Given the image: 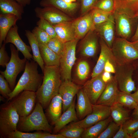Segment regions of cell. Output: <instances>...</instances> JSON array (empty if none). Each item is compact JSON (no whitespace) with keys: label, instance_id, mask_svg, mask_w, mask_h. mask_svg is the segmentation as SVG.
Here are the masks:
<instances>
[{"label":"cell","instance_id":"obj_1","mask_svg":"<svg viewBox=\"0 0 138 138\" xmlns=\"http://www.w3.org/2000/svg\"><path fill=\"white\" fill-rule=\"evenodd\" d=\"M42 84L36 92L37 101L46 109L51 100L59 93L62 82L58 66H44Z\"/></svg>","mask_w":138,"mask_h":138},{"label":"cell","instance_id":"obj_2","mask_svg":"<svg viewBox=\"0 0 138 138\" xmlns=\"http://www.w3.org/2000/svg\"><path fill=\"white\" fill-rule=\"evenodd\" d=\"M38 65L33 60L27 61L24 72L9 95L7 101H10L24 91H37L42 84L43 78L39 73Z\"/></svg>","mask_w":138,"mask_h":138},{"label":"cell","instance_id":"obj_3","mask_svg":"<svg viewBox=\"0 0 138 138\" xmlns=\"http://www.w3.org/2000/svg\"><path fill=\"white\" fill-rule=\"evenodd\" d=\"M41 105L37 101L31 113L25 116L20 117L17 130L28 132L34 131H43L52 133V130L44 113Z\"/></svg>","mask_w":138,"mask_h":138},{"label":"cell","instance_id":"obj_4","mask_svg":"<svg viewBox=\"0 0 138 138\" xmlns=\"http://www.w3.org/2000/svg\"><path fill=\"white\" fill-rule=\"evenodd\" d=\"M20 116L10 101L0 107V137L6 138L17 130Z\"/></svg>","mask_w":138,"mask_h":138},{"label":"cell","instance_id":"obj_5","mask_svg":"<svg viewBox=\"0 0 138 138\" xmlns=\"http://www.w3.org/2000/svg\"><path fill=\"white\" fill-rule=\"evenodd\" d=\"M111 49L117 65L132 63L138 59V50L126 39L115 38Z\"/></svg>","mask_w":138,"mask_h":138},{"label":"cell","instance_id":"obj_6","mask_svg":"<svg viewBox=\"0 0 138 138\" xmlns=\"http://www.w3.org/2000/svg\"><path fill=\"white\" fill-rule=\"evenodd\" d=\"M11 52L10 59L6 66L4 71H0V73L8 82L12 90L15 86L16 80L18 74L24 70L27 60L25 58L21 59L19 55V51L12 44H10Z\"/></svg>","mask_w":138,"mask_h":138},{"label":"cell","instance_id":"obj_7","mask_svg":"<svg viewBox=\"0 0 138 138\" xmlns=\"http://www.w3.org/2000/svg\"><path fill=\"white\" fill-rule=\"evenodd\" d=\"M78 40L75 39L64 43L60 56L59 66L61 79L63 81L72 80V69L76 59V49Z\"/></svg>","mask_w":138,"mask_h":138},{"label":"cell","instance_id":"obj_8","mask_svg":"<svg viewBox=\"0 0 138 138\" xmlns=\"http://www.w3.org/2000/svg\"><path fill=\"white\" fill-rule=\"evenodd\" d=\"M133 72L132 63L116 65L114 76L120 90L131 93L136 90L135 82L133 79Z\"/></svg>","mask_w":138,"mask_h":138},{"label":"cell","instance_id":"obj_9","mask_svg":"<svg viewBox=\"0 0 138 138\" xmlns=\"http://www.w3.org/2000/svg\"><path fill=\"white\" fill-rule=\"evenodd\" d=\"M10 101L20 117L26 116L35 106L37 101L36 92L24 91Z\"/></svg>","mask_w":138,"mask_h":138},{"label":"cell","instance_id":"obj_10","mask_svg":"<svg viewBox=\"0 0 138 138\" xmlns=\"http://www.w3.org/2000/svg\"><path fill=\"white\" fill-rule=\"evenodd\" d=\"M110 116V107L100 104L93 105L90 113L83 119L72 123L85 129Z\"/></svg>","mask_w":138,"mask_h":138},{"label":"cell","instance_id":"obj_11","mask_svg":"<svg viewBox=\"0 0 138 138\" xmlns=\"http://www.w3.org/2000/svg\"><path fill=\"white\" fill-rule=\"evenodd\" d=\"M103 72L87 81L82 87L92 105L96 104L106 87L102 77Z\"/></svg>","mask_w":138,"mask_h":138},{"label":"cell","instance_id":"obj_12","mask_svg":"<svg viewBox=\"0 0 138 138\" xmlns=\"http://www.w3.org/2000/svg\"><path fill=\"white\" fill-rule=\"evenodd\" d=\"M59 10L53 7L46 6L43 8L36 7L34 11L37 18H43L53 25L71 21L70 18L62 14Z\"/></svg>","mask_w":138,"mask_h":138},{"label":"cell","instance_id":"obj_13","mask_svg":"<svg viewBox=\"0 0 138 138\" xmlns=\"http://www.w3.org/2000/svg\"><path fill=\"white\" fill-rule=\"evenodd\" d=\"M18 27L16 25L12 27L8 32L5 41V44L11 43L23 54L27 60L33 59V55L30 53L31 47L26 45L22 40L18 32Z\"/></svg>","mask_w":138,"mask_h":138},{"label":"cell","instance_id":"obj_14","mask_svg":"<svg viewBox=\"0 0 138 138\" xmlns=\"http://www.w3.org/2000/svg\"><path fill=\"white\" fill-rule=\"evenodd\" d=\"M81 88L72 80L62 81L59 88V93L62 101V112L65 111L73 102L75 97Z\"/></svg>","mask_w":138,"mask_h":138},{"label":"cell","instance_id":"obj_15","mask_svg":"<svg viewBox=\"0 0 138 138\" xmlns=\"http://www.w3.org/2000/svg\"><path fill=\"white\" fill-rule=\"evenodd\" d=\"M116 31L119 37L127 39L131 36L132 31V19L126 15L113 12Z\"/></svg>","mask_w":138,"mask_h":138},{"label":"cell","instance_id":"obj_16","mask_svg":"<svg viewBox=\"0 0 138 138\" xmlns=\"http://www.w3.org/2000/svg\"><path fill=\"white\" fill-rule=\"evenodd\" d=\"M115 26L114 19L113 13L108 20L95 26V30L111 48L115 38Z\"/></svg>","mask_w":138,"mask_h":138},{"label":"cell","instance_id":"obj_17","mask_svg":"<svg viewBox=\"0 0 138 138\" xmlns=\"http://www.w3.org/2000/svg\"><path fill=\"white\" fill-rule=\"evenodd\" d=\"M76 38L79 39L84 38L90 30H95L91 12L72 21Z\"/></svg>","mask_w":138,"mask_h":138},{"label":"cell","instance_id":"obj_18","mask_svg":"<svg viewBox=\"0 0 138 138\" xmlns=\"http://www.w3.org/2000/svg\"><path fill=\"white\" fill-rule=\"evenodd\" d=\"M100 38V41L101 48L100 53L93 69L91 74V78L97 76L104 71L105 64L108 60L116 63L111 48L108 46L102 39Z\"/></svg>","mask_w":138,"mask_h":138},{"label":"cell","instance_id":"obj_19","mask_svg":"<svg viewBox=\"0 0 138 138\" xmlns=\"http://www.w3.org/2000/svg\"><path fill=\"white\" fill-rule=\"evenodd\" d=\"M97 34L95 30H90L84 37L80 47V53L82 56L90 57L95 55L98 46Z\"/></svg>","mask_w":138,"mask_h":138},{"label":"cell","instance_id":"obj_20","mask_svg":"<svg viewBox=\"0 0 138 138\" xmlns=\"http://www.w3.org/2000/svg\"><path fill=\"white\" fill-rule=\"evenodd\" d=\"M117 82L114 76L106 84L105 88L96 104L111 107L116 102L118 90Z\"/></svg>","mask_w":138,"mask_h":138},{"label":"cell","instance_id":"obj_21","mask_svg":"<svg viewBox=\"0 0 138 138\" xmlns=\"http://www.w3.org/2000/svg\"><path fill=\"white\" fill-rule=\"evenodd\" d=\"M76 95V112L78 119L81 120L91 113L93 105L82 87L79 89Z\"/></svg>","mask_w":138,"mask_h":138},{"label":"cell","instance_id":"obj_22","mask_svg":"<svg viewBox=\"0 0 138 138\" xmlns=\"http://www.w3.org/2000/svg\"><path fill=\"white\" fill-rule=\"evenodd\" d=\"M113 1V12L124 14L132 19L138 18V0Z\"/></svg>","mask_w":138,"mask_h":138},{"label":"cell","instance_id":"obj_23","mask_svg":"<svg viewBox=\"0 0 138 138\" xmlns=\"http://www.w3.org/2000/svg\"><path fill=\"white\" fill-rule=\"evenodd\" d=\"M46 109V116L51 124L54 125L62 112V99L59 93L52 99Z\"/></svg>","mask_w":138,"mask_h":138},{"label":"cell","instance_id":"obj_24","mask_svg":"<svg viewBox=\"0 0 138 138\" xmlns=\"http://www.w3.org/2000/svg\"><path fill=\"white\" fill-rule=\"evenodd\" d=\"M75 100L74 98L73 101L70 106L61 115L54 125L53 130L54 134H56L69 123L76 122L78 120L75 110Z\"/></svg>","mask_w":138,"mask_h":138},{"label":"cell","instance_id":"obj_25","mask_svg":"<svg viewBox=\"0 0 138 138\" xmlns=\"http://www.w3.org/2000/svg\"><path fill=\"white\" fill-rule=\"evenodd\" d=\"M53 26L56 34V37L63 43L76 39L72 21L63 22Z\"/></svg>","mask_w":138,"mask_h":138},{"label":"cell","instance_id":"obj_26","mask_svg":"<svg viewBox=\"0 0 138 138\" xmlns=\"http://www.w3.org/2000/svg\"><path fill=\"white\" fill-rule=\"evenodd\" d=\"M18 18L12 14H0V47L5 41L7 35L10 28L16 25Z\"/></svg>","mask_w":138,"mask_h":138},{"label":"cell","instance_id":"obj_27","mask_svg":"<svg viewBox=\"0 0 138 138\" xmlns=\"http://www.w3.org/2000/svg\"><path fill=\"white\" fill-rule=\"evenodd\" d=\"M24 7L15 0H0L1 13L14 14L19 20L22 19Z\"/></svg>","mask_w":138,"mask_h":138},{"label":"cell","instance_id":"obj_28","mask_svg":"<svg viewBox=\"0 0 138 138\" xmlns=\"http://www.w3.org/2000/svg\"><path fill=\"white\" fill-rule=\"evenodd\" d=\"M112 121V118L110 116L108 118L85 129L82 135L81 138H98Z\"/></svg>","mask_w":138,"mask_h":138},{"label":"cell","instance_id":"obj_29","mask_svg":"<svg viewBox=\"0 0 138 138\" xmlns=\"http://www.w3.org/2000/svg\"><path fill=\"white\" fill-rule=\"evenodd\" d=\"M39 4L42 7H53L67 13L74 11L79 5L77 2L69 3L63 0H41Z\"/></svg>","mask_w":138,"mask_h":138},{"label":"cell","instance_id":"obj_30","mask_svg":"<svg viewBox=\"0 0 138 138\" xmlns=\"http://www.w3.org/2000/svg\"><path fill=\"white\" fill-rule=\"evenodd\" d=\"M110 116L113 121L120 125L130 119V112L128 109L115 102L110 107Z\"/></svg>","mask_w":138,"mask_h":138},{"label":"cell","instance_id":"obj_31","mask_svg":"<svg viewBox=\"0 0 138 138\" xmlns=\"http://www.w3.org/2000/svg\"><path fill=\"white\" fill-rule=\"evenodd\" d=\"M39 44L40 54L44 65L59 66L60 56L50 49L46 44Z\"/></svg>","mask_w":138,"mask_h":138},{"label":"cell","instance_id":"obj_32","mask_svg":"<svg viewBox=\"0 0 138 138\" xmlns=\"http://www.w3.org/2000/svg\"><path fill=\"white\" fill-rule=\"evenodd\" d=\"M25 35L31 49L33 60L38 64L43 72L45 65L40 54L39 43L30 31L25 30Z\"/></svg>","mask_w":138,"mask_h":138},{"label":"cell","instance_id":"obj_33","mask_svg":"<svg viewBox=\"0 0 138 138\" xmlns=\"http://www.w3.org/2000/svg\"><path fill=\"white\" fill-rule=\"evenodd\" d=\"M125 108L129 109H134L138 103L133 97L131 93L118 90L116 99V102Z\"/></svg>","mask_w":138,"mask_h":138},{"label":"cell","instance_id":"obj_34","mask_svg":"<svg viewBox=\"0 0 138 138\" xmlns=\"http://www.w3.org/2000/svg\"><path fill=\"white\" fill-rule=\"evenodd\" d=\"M85 129L72 122L65 126L59 133L65 138H80Z\"/></svg>","mask_w":138,"mask_h":138},{"label":"cell","instance_id":"obj_35","mask_svg":"<svg viewBox=\"0 0 138 138\" xmlns=\"http://www.w3.org/2000/svg\"><path fill=\"white\" fill-rule=\"evenodd\" d=\"M89 71V66L87 61L83 60L79 62L76 69V76L78 81L84 82L88 77Z\"/></svg>","mask_w":138,"mask_h":138},{"label":"cell","instance_id":"obj_36","mask_svg":"<svg viewBox=\"0 0 138 138\" xmlns=\"http://www.w3.org/2000/svg\"><path fill=\"white\" fill-rule=\"evenodd\" d=\"M90 12L95 26L108 20L113 13V12H107L97 8L93 9Z\"/></svg>","mask_w":138,"mask_h":138},{"label":"cell","instance_id":"obj_37","mask_svg":"<svg viewBox=\"0 0 138 138\" xmlns=\"http://www.w3.org/2000/svg\"><path fill=\"white\" fill-rule=\"evenodd\" d=\"M120 127L119 125L112 121L98 138H113Z\"/></svg>","mask_w":138,"mask_h":138},{"label":"cell","instance_id":"obj_38","mask_svg":"<svg viewBox=\"0 0 138 138\" xmlns=\"http://www.w3.org/2000/svg\"><path fill=\"white\" fill-rule=\"evenodd\" d=\"M32 32L39 43L46 44L51 38L45 31L37 26L33 28Z\"/></svg>","mask_w":138,"mask_h":138},{"label":"cell","instance_id":"obj_39","mask_svg":"<svg viewBox=\"0 0 138 138\" xmlns=\"http://www.w3.org/2000/svg\"><path fill=\"white\" fill-rule=\"evenodd\" d=\"M46 44L52 50L60 56L63 48L64 43L56 37L51 38Z\"/></svg>","mask_w":138,"mask_h":138},{"label":"cell","instance_id":"obj_40","mask_svg":"<svg viewBox=\"0 0 138 138\" xmlns=\"http://www.w3.org/2000/svg\"><path fill=\"white\" fill-rule=\"evenodd\" d=\"M37 26L45 31L52 38L56 37V34L52 25L43 18L40 19L37 22Z\"/></svg>","mask_w":138,"mask_h":138},{"label":"cell","instance_id":"obj_41","mask_svg":"<svg viewBox=\"0 0 138 138\" xmlns=\"http://www.w3.org/2000/svg\"><path fill=\"white\" fill-rule=\"evenodd\" d=\"M42 134L41 132L28 133L17 130L10 134L7 138H41Z\"/></svg>","mask_w":138,"mask_h":138},{"label":"cell","instance_id":"obj_42","mask_svg":"<svg viewBox=\"0 0 138 138\" xmlns=\"http://www.w3.org/2000/svg\"><path fill=\"white\" fill-rule=\"evenodd\" d=\"M113 0H99L93 8L101 9L107 12H113L114 10Z\"/></svg>","mask_w":138,"mask_h":138},{"label":"cell","instance_id":"obj_43","mask_svg":"<svg viewBox=\"0 0 138 138\" xmlns=\"http://www.w3.org/2000/svg\"><path fill=\"white\" fill-rule=\"evenodd\" d=\"M9 83L4 76L0 75V93L6 99H8L9 96L12 92Z\"/></svg>","mask_w":138,"mask_h":138},{"label":"cell","instance_id":"obj_44","mask_svg":"<svg viewBox=\"0 0 138 138\" xmlns=\"http://www.w3.org/2000/svg\"><path fill=\"white\" fill-rule=\"evenodd\" d=\"M122 126L131 136L138 130V119H129L122 124Z\"/></svg>","mask_w":138,"mask_h":138},{"label":"cell","instance_id":"obj_45","mask_svg":"<svg viewBox=\"0 0 138 138\" xmlns=\"http://www.w3.org/2000/svg\"><path fill=\"white\" fill-rule=\"evenodd\" d=\"M82 14L85 15L93 8L99 0H80Z\"/></svg>","mask_w":138,"mask_h":138},{"label":"cell","instance_id":"obj_46","mask_svg":"<svg viewBox=\"0 0 138 138\" xmlns=\"http://www.w3.org/2000/svg\"><path fill=\"white\" fill-rule=\"evenodd\" d=\"M5 45L3 43L0 49V65L3 67H6L10 59L6 50Z\"/></svg>","mask_w":138,"mask_h":138},{"label":"cell","instance_id":"obj_47","mask_svg":"<svg viewBox=\"0 0 138 138\" xmlns=\"http://www.w3.org/2000/svg\"><path fill=\"white\" fill-rule=\"evenodd\" d=\"M117 65L116 63L108 60L105 64L104 71L111 73L114 74L115 72V67Z\"/></svg>","mask_w":138,"mask_h":138},{"label":"cell","instance_id":"obj_48","mask_svg":"<svg viewBox=\"0 0 138 138\" xmlns=\"http://www.w3.org/2000/svg\"><path fill=\"white\" fill-rule=\"evenodd\" d=\"M113 138H131V137L123 128L122 124L120 125L119 129Z\"/></svg>","mask_w":138,"mask_h":138},{"label":"cell","instance_id":"obj_49","mask_svg":"<svg viewBox=\"0 0 138 138\" xmlns=\"http://www.w3.org/2000/svg\"><path fill=\"white\" fill-rule=\"evenodd\" d=\"M41 138H65V137L60 133L51 134V133H43Z\"/></svg>","mask_w":138,"mask_h":138},{"label":"cell","instance_id":"obj_50","mask_svg":"<svg viewBox=\"0 0 138 138\" xmlns=\"http://www.w3.org/2000/svg\"><path fill=\"white\" fill-rule=\"evenodd\" d=\"M112 76L111 73L104 71L103 73L102 76L103 80L106 83L111 79Z\"/></svg>","mask_w":138,"mask_h":138},{"label":"cell","instance_id":"obj_51","mask_svg":"<svg viewBox=\"0 0 138 138\" xmlns=\"http://www.w3.org/2000/svg\"><path fill=\"white\" fill-rule=\"evenodd\" d=\"M132 64L134 68L133 73H135V75L138 79V59L133 62Z\"/></svg>","mask_w":138,"mask_h":138},{"label":"cell","instance_id":"obj_52","mask_svg":"<svg viewBox=\"0 0 138 138\" xmlns=\"http://www.w3.org/2000/svg\"><path fill=\"white\" fill-rule=\"evenodd\" d=\"M23 7L29 5L32 0H15Z\"/></svg>","mask_w":138,"mask_h":138},{"label":"cell","instance_id":"obj_53","mask_svg":"<svg viewBox=\"0 0 138 138\" xmlns=\"http://www.w3.org/2000/svg\"><path fill=\"white\" fill-rule=\"evenodd\" d=\"M132 119H138V105L134 109L132 114Z\"/></svg>","mask_w":138,"mask_h":138},{"label":"cell","instance_id":"obj_54","mask_svg":"<svg viewBox=\"0 0 138 138\" xmlns=\"http://www.w3.org/2000/svg\"><path fill=\"white\" fill-rule=\"evenodd\" d=\"M138 39V24L135 32L133 36L132 41V42L135 41Z\"/></svg>","mask_w":138,"mask_h":138},{"label":"cell","instance_id":"obj_55","mask_svg":"<svg viewBox=\"0 0 138 138\" xmlns=\"http://www.w3.org/2000/svg\"><path fill=\"white\" fill-rule=\"evenodd\" d=\"M131 95L138 104V87L135 92Z\"/></svg>","mask_w":138,"mask_h":138},{"label":"cell","instance_id":"obj_56","mask_svg":"<svg viewBox=\"0 0 138 138\" xmlns=\"http://www.w3.org/2000/svg\"><path fill=\"white\" fill-rule=\"evenodd\" d=\"M132 44L138 50V39L133 42H131Z\"/></svg>","mask_w":138,"mask_h":138},{"label":"cell","instance_id":"obj_57","mask_svg":"<svg viewBox=\"0 0 138 138\" xmlns=\"http://www.w3.org/2000/svg\"><path fill=\"white\" fill-rule=\"evenodd\" d=\"M131 138H138V130L131 136Z\"/></svg>","mask_w":138,"mask_h":138},{"label":"cell","instance_id":"obj_58","mask_svg":"<svg viewBox=\"0 0 138 138\" xmlns=\"http://www.w3.org/2000/svg\"><path fill=\"white\" fill-rule=\"evenodd\" d=\"M66 2L69 3H71L76 2V0H63Z\"/></svg>","mask_w":138,"mask_h":138},{"label":"cell","instance_id":"obj_59","mask_svg":"<svg viewBox=\"0 0 138 138\" xmlns=\"http://www.w3.org/2000/svg\"><path fill=\"white\" fill-rule=\"evenodd\" d=\"M6 99L5 97L2 96H0V101H5V99Z\"/></svg>","mask_w":138,"mask_h":138}]
</instances>
